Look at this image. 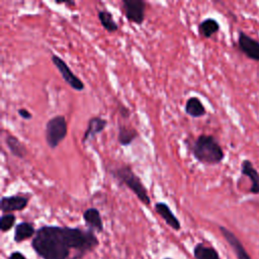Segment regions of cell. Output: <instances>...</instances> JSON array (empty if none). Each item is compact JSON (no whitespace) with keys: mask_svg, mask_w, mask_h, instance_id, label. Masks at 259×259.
<instances>
[{"mask_svg":"<svg viewBox=\"0 0 259 259\" xmlns=\"http://www.w3.org/2000/svg\"><path fill=\"white\" fill-rule=\"evenodd\" d=\"M97 17L102 25V27L108 32H115L118 30V25L113 19V15L107 10H99Z\"/></svg>","mask_w":259,"mask_h":259,"instance_id":"ffe728a7","label":"cell"},{"mask_svg":"<svg viewBox=\"0 0 259 259\" xmlns=\"http://www.w3.org/2000/svg\"><path fill=\"white\" fill-rule=\"evenodd\" d=\"M83 220L88 227V230L101 233L104 229L103 221L99 210L95 207H89L83 212Z\"/></svg>","mask_w":259,"mask_h":259,"instance_id":"4fadbf2b","label":"cell"},{"mask_svg":"<svg viewBox=\"0 0 259 259\" xmlns=\"http://www.w3.org/2000/svg\"><path fill=\"white\" fill-rule=\"evenodd\" d=\"M29 201V196L26 195H10L2 196L0 200V209L3 213H12L13 211L23 210Z\"/></svg>","mask_w":259,"mask_h":259,"instance_id":"ba28073f","label":"cell"},{"mask_svg":"<svg viewBox=\"0 0 259 259\" xmlns=\"http://www.w3.org/2000/svg\"><path fill=\"white\" fill-rule=\"evenodd\" d=\"M220 30V23L214 18H205L198 24V32L204 38H209Z\"/></svg>","mask_w":259,"mask_h":259,"instance_id":"d6986e66","label":"cell"},{"mask_svg":"<svg viewBox=\"0 0 259 259\" xmlns=\"http://www.w3.org/2000/svg\"><path fill=\"white\" fill-rule=\"evenodd\" d=\"M98 245L93 231L60 226L38 228L31 241L33 251L41 259H81Z\"/></svg>","mask_w":259,"mask_h":259,"instance_id":"6da1fadb","label":"cell"},{"mask_svg":"<svg viewBox=\"0 0 259 259\" xmlns=\"http://www.w3.org/2000/svg\"><path fill=\"white\" fill-rule=\"evenodd\" d=\"M5 143L7 148L9 149L10 153L19 158L24 159L27 155V149L26 147L19 141V139L13 135H7L5 138Z\"/></svg>","mask_w":259,"mask_h":259,"instance_id":"2e32d148","label":"cell"},{"mask_svg":"<svg viewBox=\"0 0 259 259\" xmlns=\"http://www.w3.org/2000/svg\"><path fill=\"white\" fill-rule=\"evenodd\" d=\"M190 150L193 157L205 165H218L225 158L222 146L211 135H199L190 146Z\"/></svg>","mask_w":259,"mask_h":259,"instance_id":"7a4b0ae2","label":"cell"},{"mask_svg":"<svg viewBox=\"0 0 259 259\" xmlns=\"http://www.w3.org/2000/svg\"><path fill=\"white\" fill-rule=\"evenodd\" d=\"M17 113H18V115L21 117V118H23V119H25V120H29V119H31L32 118V113H30L27 109H25V108H19L18 110H17Z\"/></svg>","mask_w":259,"mask_h":259,"instance_id":"7402d4cb","label":"cell"},{"mask_svg":"<svg viewBox=\"0 0 259 259\" xmlns=\"http://www.w3.org/2000/svg\"><path fill=\"white\" fill-rule=\"evenodd\" d=\"M36 233V230L32 223L21 222L16 225L14 230L13 240L15 243H21L27 239L33 238Z\"/></svg>","mask_w":259,"mask_h":259,"instance_id":"5bb4252c","label":"cell"},{"mask_svg":"<svg viewBox=\"0 0 259 259\" xmlns=\"http://www.w3.org/2000/svg\"><path fill=\"white\" fill-rule=\"evenodd\" d=\"M184 110H185L186 114H188L189 116L194 117V118L201 117V116L205 115V113H206V109H205L204 105L202 104L200 99L195 96L189 97L186 100Z\"/></svg>","mask_w":259,"mask_h":259,"instance_id":"9a60e30c","label":"cell"},{"mask_svg":"<svg viewBox=\"0 0 259 259\" xmlns=\"http://www.w3.org/2000/svg\"><path fill=\"white\" fill-rule=\"evenodd\" d=\"M193 256L195 259H221L218 251L203 243H197L193 248Z\"/></svg>","mask_w":259,"mask_h":259,"instance_id":"ac0fdd59","label":"cell"},{"mask_svg":"<svg viewBox=\"0 0 259 259\" xmlns=\"http://www.w3.org/2000/svg\"><path fill=\"white\" fill-rule=\"evenodd\" d=\"M238 48L248 59L259 62V40L250 36L243 30L238 33Z\"/></svg>","mask_w":259,"mask_h":259,"instance_id":"52a82bcc","label":"cell"},{"mask_svg":"<svg viewBox=\"0 0 259 259\" xmlns=\"http://www.w3.org/2000/svg\"><path fill=\"white\" fill-rule=\"evenodd\" d=\"M241 174L248 177L251 182L249 192L253 194H259V173L250 160H243L241 164Z\"/></svg>","mask_w":259,"mask_h":259,"instance_id":"7c38bea8","label":"cell"},{"mask_svg":"<svg viewBox=\"0 0 259 259\" xmlns=\"http://www.w3.org/2000/svg\"><path fill=\"white\" fill-rule=\"evenodd\" d=\"M8 259H27L21 252L19 251H14L12 253H10Z\"/></svg>","mask_w":259,"mask_h":259,"instance_id":"cb8c5ba5","label":"cell"},{"mask_svg":"<svg viewBox=\"0 0 259 259\" xmlns=\"http://www.w3.org/2000/svg\"><path fill=\"white\" fill-rule=\"evenodd\" d=\"M154 208H155V211L164 220V222L171 229H173L174 231H180L181 224L167 203L162 201L156 202L154 205Z\"/></svg>","mask_w":259,"mask_h":259,"instance_id":"30bf717a","label":"cell"},{"mask_svg":"<svg viewBox=\"0 0 259 259\" xmlns=\"http://www.w3.org/2000/svg\"><path fill=\"white\" fill-rule=\"evenodd\" d=\"M107 125V120L100 117V116H94L91 117L88 122L85 130V133L82 138V143H86L88 141H91L95 139L97 135L102 133Z\"/></svg>","mask_w":259,"mask_h":259,"instance_id":"8fae6325","label":"cell"},{"mask_svg":"<svg viewBox=\"0 0 259 259\" xmlns=\"http://www.w3.org/2000/svg\"><path fill=\"white\" fill-rule=\"evenodd\" d=\"M16 221V217L13 213H3L0 219V230L3 233L10 231Z\"/></svg>","mask_w":259,"mask_h":259,"instance_id":"44dd1931","label":"cell"},{"mask_svg":"<svg viewBox=\"0 0 259 259\" xmlns=\"http://www.w3.org/2000/svg\"><path fill=\"white\" fill-rule=\"evenodd\" d=\"M52 62L55 65V67L58 69V71L60 72L63 80L75 91H83L85 88V85L83 83V81L77 77L72 70L70 69V67L68 66V64L58 55H52Z\"/></svg>","mask_w":259,"mask_h":259,"instance_id":"5b68a950","label":"cell"},{"mask_svg":"<svg viewBox=\"0 0 259 259\" xmlns=\"http://www.w3.org/2000/svg\"><path fill=\"white\" fill-rule=\"evenodd\" d=\"M46 142L49 148L56 149L68 135V124L64 115H56L46 123Z\"/></svg>","mask_w":259,"mask_h":259,"instance_id":"277c9868","label":"cell"},{"mask_svg":"<svg viewBox=\"0 0 259 259\" xmlns=\"http://www.w3.org/2000/svg\"><path fill=\"white\" fill-rule=\"evenodd\" d=\"M122 9L125 18L133 23L142 24L145 20L146 2L143 0H122Z\"/></svg>","mask_w":259,"mask_h":259,"instance_id":"8992f818","label":"cell"},{"mask_svg":"<svg viewBox=\"0 0 259 259\" xmlns=\"http://www.w3.org/2000/svg\"><path fill=\"white\" fill-rule=\"evenodd\" d=\"M119 113H120L121 117H123V118H128L131 115L128 108L125 107L124 105H119Z\"/></svg>","mask_w":259,"mask_h":259,"instance_id":"603a6c76","label":"cell"},{"mask_svg":"<svg viewBox=\"0 0 259 259\" xmlns=\"http://www.w3.org/2000/svg\"><path fill=\"white\" fill-rule=\"evenodd\" d=\"M164 259H172V258H164Z\"/></svg>","mask_w":259,"mask_h":259,"instance_id":"484cf974","label":"cell"},{"mask_svg":"<svg viewBox=\"0 0 259 259\" xmlns=\"http://www.w3.org/2000/svg\"><path fill=\"white\" fill-rule=\"evenodd\" d=\"M109 172L119 185H124L130 190H132L143 204H151V198L148 194L147 188L145 187L141 178L134 172L131 165L122 164L118 167L113 168Z\"/></svg>","mask_w":259,"mask_h":259,"instance_id":"3957f363","label":"cell"},{"mask_svg":"<svg viewBox=\"0 0 259 259\" xmlns=\"http://www.w3.org/2000/svg\"><path fill=\"white\" fill-rule=\"evenodd\" d=\"M219 229H220L222 236L226 240V242L232 248L237 259H252L250 257L249 253L246 251V249H245L244 245L242 244V242L240 241V239L232 231H230L229 229H227L226 227H223V226H220Z\"/></svg>","mask_w":259,"mask_h":259,"instance_id":"9c48e42d","label":"cell"},{"mask_svg":"<svg viewBox=\"0 0 259 259\" xmlns=\"http://www.w3.org/2000/svg\"><path fill=\"white\" fill-rule=\"evenodd\" d=\"M138 137H139V133L135 127L125 125V124L118 125L117 141L121 146L125 147L131 145Z\"/></svg>","mask_w":259,"mask_h":259,"instance_id":"e0dca14e","label":"cell"},{"mask_svg":"<svg viewBox=\"0 0 259 259\" xmlns=\"http://www.w3.org/2000/svg\"><path fill=\"white\" fill-rule=\"evenodd\" d=\"M61 4H65V5H71V6H74L75 5V2L74 1H64L63 3Z\"/></svg>","mask_w":259,"mask_h":259,"instance_id":"d4e9b609","label":"cell"}]
</instances>
